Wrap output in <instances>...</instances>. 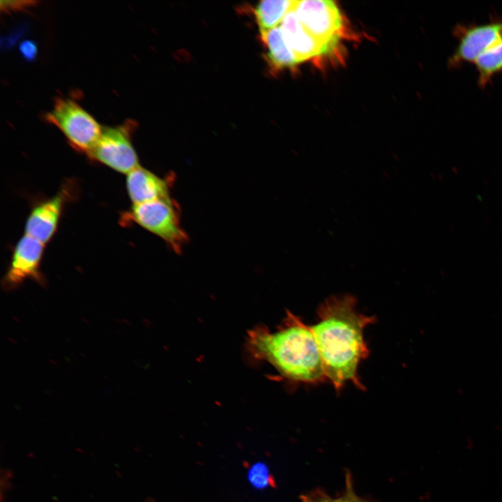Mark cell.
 <instances>
[{"instance_id":"obj_17","label":"cell","mask_w":502,"mask_h":502,"mask_svg":"<svg viewBox=\"0 0 502 502\" xmlns=\"http://www.w3.org/2000/svg\"><path fill=\"white\" fill-rule=\"evenodd\" d=\"M21 54L27 60H33L37 54V47L33 42L26 40L22 43L20 46Z\"/></svg>"},{"instance_id":"obj_14","label":"cell","mask_w":502,"mask_h":502,"mask_svg":"<svg viewBox=\"0 0 502 502\" xmlns=\"http://www.w3.org/2000/svg\"><path fill=\"white\" fill-rule=\"evenodd\" d=\"M473 64L478 73V84L484 88L495 75L502 73V41L482 54Z\"/></svg>"},{"instance_id":"obj_3","label":"cell","mask_w":502,"mask_h":502,"mask_svg":"<svg viewBox=\"0 0 502 502\" xmlns=\"http://www.w3.org/2000/svg\"><path fill=\"white\" fill-rule=\"evenodd\" d=\"M45 119L63 132L75 149L88 154L102 130L90 114L70 99L57 98Z\"/></svg>"},{"instance_id":"obj_15","label":"cell","mask_w":502,"mask_h":502,"mask_svg":"<svg viewBox=\"0 0 502 502\" xmlns=\"http://www.w3.org/2000/svg\"><path fill=\"white\" fill-rule=\"evenodd\" d=\"M249 480L253 485L262 488L268 485L269 474L266 466L263 464H256L249 471Z\"/></svg>"},{"instance_id":"obj_4","label":"cell","mask_w":502,"mask_h":502,"mask_svg":"<svg viewBox=\"0 0 502 502\" xmlns=\"http://www.w3.org/2000/svg\"><path fill=\"white\" fill-rule=\"evenodd\" d=\"M128 215L133 222L162 238L175 252H180L187 241L178 210L171 199L133 204Z\"/></svg>"},{"instance_id":"obj_11","label":"cell","mask_w":502,"mask_h":502,"mask_svg":"<svg viewBox=\"0 0 502 502\" xmlns=\"http://www.w3.org/2000/svg\"><path fill=\"white\" fill-rule=\"evenodd\" d=\"M126 187L133 204L171 199L167 181L141 166L127 174Z\"/></svg>"},{"instance_id":"obj_13","label":"cell","mask_w":502,"mask_h":502,"mask_svg":"<svg viewBox=\"0 0 502 502\" xmlns=\"http://www.w3.org/2000/svg\"><path fill=\"white\" fill-rule=\"evenodd\" d=\"M296 3V0L260 1L254 10L259 31L279 26L286 15L294 8Z\"/></svg>"},{"instance_id":"obj_2","label":"cell","mask_w":502,"mask_h":502,"mask_svg":"<svg viewBox=\"0 0 502 502\" xmlns=\"http://www.w3.org/2000/svg\"><path fill=\"white\" fill-rule=\"evenodd\" d=\"M248 346L254 357L267 361L291 382L318 384L327 381L311 326L291 312L274 332L263 327L252 330Z\"/></svg>"},{"instance_id":"obj_16","label":"cell","mask_w":502,"mask_h":502,"mask_svg":"<svg viewBox=\"0 0 502 502\" xmlns=\"http://www.w3.org/2000/svg\"><path fill=\"white\" fill-rule=\"evenodd\" d=\"M36 3L33 1H1V9L6 13L26 10Z\"/></svg>"},{"instance_id":"obj_5","label":"cell","mask_w":502,"mask_h":502,"mask_svg":"<svg viewBox=\"0 0 502 502\" xmlns=\"http://www.w3.org/2000/svg\"><path fill=\"white\" fill-rule=\"evenodd\" d=\"M457 45L448 60L451 68L476 60L492 46L502 41V17H492L481 24H459L453 29Z\"/></svg>"},{"instance_id":"obj_18","label":"cell","mask_w":502,"mask_h":502,"mask_svg":"<svg viewBox=\"0 0 502 502\" xmlns=\"http://www.w3.org/2000/svg\"><path fill=\"white\" fill-rule=\"evenodd\" d=\"M319 502H334V501H319Z\"/></svg>"},{"instance_id":"obj_1","label":"cell","mask_w":502,"mask_h":502,"mask_svg":"<svg viewBox=\"0 0 502 502\" xmlns=\"http://www.w3.org/2000/svg\"><path fill=\"white\" fill-rule=\"evenodd\" d=\"M356 303L351 294L331 296L320 304L317 322L310 326L326 379L337 392L347 383L365 390L358 370L370 353L365 328L374 324L376 317L358 312Z\"/></svg>"},{"instance_id":"obj_6","label":"cell","mask_w":502,"mask_h":502,"mask_svg":"<svg viewBox=\"0 0 502 502\" xmlns=\"http://www.w3.org/2000/svg\"><path fill=\"white\" fill-rule=\"evenodd\" d=\"M133 128L134 123L130 121L123 125L102 128L89 156L116 172L128 174L140 166L130 140Z\"/></svg>"},{"instance_id":"obj_7","label":"cell","mask_w":502,"mask_h":502,"mask_svg":"<svg viewBox=\"0 0 502 502\" xmlns=\"http://www.w3.org/2000/svg\"><path fill=\"white\" fill-rule=\"evenodd\" d=\"M294 10L310 34L320 42L336 48L343 29V19L333 1H296Z\"/></svg>"},{"instance_id":"obj_12","label":"cell","mask_w":502,"mask_h":502,"mask_svg":"<svg viewBox=\"0 0 502 502\" xmlns=\"http://www.w3.org/2000/svg\"><path fill=\"white\" fill-rule=\"evenodd\" d=\"M260 39L266 48V58L274 70L293 68L300 63L288 45L280 25L269 30L260 31Z\"/></svg>"},{"instance_id":"obj_10","label":"cell","mask_w":502,"mask_h":502,"mask_svg":"<svg viewBox=\"0 0 502 502\" xmlns=\"http://www.w3.org/2000/svg\"><path fill=\"white\" fill-rule=\"evenodd\" d=\"M280 27L288 45L300 63L326 55L335 50L310 34L299 21L294 9L286 15Z\"/></svg>"},{"instance_id":"obj_9","label":"cell","mask_w":502,"mask_h":502,"mask_svg":"<svg viewBox=\"0 0 502 502\" xmlns=\"http://www.w3.org/2000/svg\"><path fill=\"white\" fill-rule=\"evenodd\" d=\"M66 194L40 202L31 211L25 224V234L45 244L54 236L64 206Z\"/></svg>"},{"instance_id":"obj_19","label":"cell","mask_w":502,"mask_h":502,"mask_svg":"<svg viewBox=\"0 0 502 502\" xmlns=\"http://www.w3.org/2000/svg\"><path fill=\"white\" fill-rule=\"evenodd\" d=\"M334 502H355V501H334Z\"/></svg>"},{"instance_id":"obj_8","label":"cell","mask_w":502,"mask_h":502,"mask_svg":"<svg viewBox=\"0 0 502 502\" xmlns=\"http://www.w3.org/2000/svg\"><path fill=\"white\" fill-rule=\"evenodd\" d=\"M45 244L25 234L16 244L3 278L6 289L16 288L26 279L40 281V266Z\"/></svg>"}]
</instances>
